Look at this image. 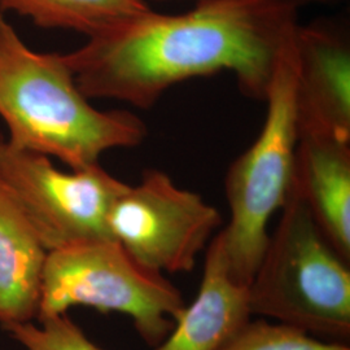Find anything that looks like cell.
Returning <instances> with one entry per match:
<instances>
[{
    "mask_svg": "<svg viewBox=\"0 0 350 350\" xmlns=\"http://www.w3.org/2000/svg\"><path fill=\"white\" fill-rule=\"evenodd\" d=\"M252 318L248 286L232 276L213 238L199 292L154 350H219Z\"/></svg>",
    "mask_w": 350,
    "mask_h": 350,
    "instance_id": "obj_9",
    "label": "cell"
},
{
    "mask_svg": "<svg viewBox=\"0 0 350 350\" xmlns=\"http://www.w3.org/2000/svg\"><path fill=\"white\" fill-rule=\"evenodd\" d=\"M293 185V183H292ZM248 284L252 315L331 341L350 336V269L292 186Z\"/></svg>",
    "mask_w": 350,
    "mask_h": 350,
    "instance_id": "obj_3",
    "label": "cell"
},
{
    "mask_svg": "<svg viewBox=\"0 0 350 350\" xmlns=\"http://www.w3.org/2000/svg\"><path fill=\"white\" fill-rule=\"evenodd\" d=\"M295 82L293 37L280 56L266 94L262 129L226 175L230 222L214 238L225 253L231 274L244 286L256 274L270 240L269 222L286 205L293 183L299 139Z\"/></svg>",
    "mask_w": 350,
    "mask_h": 350,
    "instance_id": "obj_4",
    "label": "cell"
},
{
    "mask_svg": "<svg viewBox=\"0 0 350 350\" xmlns=\"http://www.w3.org/2000/svg\"><path fill=\"white\" fill-rule=\"evenodd\" d=\"M146 1L148 3V0H146ZM193 1H195V3H198V1H202V0H193Z\"/></svg>",
    "mask_w": 350,
    "mask_h": 350,
    "instance_id": "obj_16",
    "label": "cell"
},
{
    "mask_svg": "<svg viewBox=\"0 0 350 350\" xmlns=\"http://www.w3.org/2000/svg\"><path fill=\"white\" fill-rule=\"evenodd\" d=\"M38 319V325L25 322L5 325L3 329L26 350H104L94 344L66 313Z\"/></svg>",
    "mask_w": 350,
    "mask_h": 350,
    "instance_id": "obj_14",
    "label": "cell"
},
{
    "mask_svg": "<svg viewBox=\"0 0 350 350\" xmlns=\"http://www.w3.org/2000/svg\"><path fill=\"white\" fill-rule=\"evenodd\" d=\"M283 0H202L185 13H144L63 55L88 99L148 109L175 85L232 72L240 91L265 100L299 27Z\"/></svg>",
    "mask_w": 350,
    "mask_h": 350,
    "instance_id": "obj_1",
    "label": "cell"
},
{
    "mask_svg": "<svg viewBox=\"0 0 350 350\" xmlns=\"http://www.w3.org/2000/svg\"><path fill=\"white\" fill-rule=\"evenodd\" d=\"M18 13L46 29H66L88 38L126 24L150 7L146 0H0V12Z\"/></svg>",
    "mask_w": 350,
    "mask_h": 350,
    "instance_id": "obj_12",
    "label": "cell"
},
{
    "mask_svg": "<svg viewBox=\"0 0 350 350\" xmlns=\"http://www.w3.org/2000/svg\"><path fill=\"white\" fill-rule=\"evenodd\" d=\"M288 4H291L295 8H300L302 5H308L312 3H334V1H338V0H283Z\"/></svg>",
    "mask_w": 350,
    "mask_h": 350,
    "instance_id": "obj_15",
    "label": "cell"
},
{
    "mask_svg": "<svg viewBox=\"0 0 350 350\" xmlns=\"http://www.w3.org/2000/svg\"><path fill=\"white\" fill-rule=\"evenodd\" d=\"M222 224L204 198L178 187L161 170H146L113 202L108 226L114 241L156 273H189Z\"/></svg>",
    "mask_w": 350,
    "mask_h": 350,
    "instance_id": "obj_7",
    "label": "cell"
},
{
    "mask_svg": "<svg viewBox=\"0 0 350 350\" xmlns=\"http://www.w3.org/2000/svg\"><path fill=\"white\" fill-rule=\"evenodd\" d=\"M79 305L129 315L150 347L163 342L186 308L183 295L170 280L137 262L114 240L47 253L37 318L65 314Z\"/></svg>",
    "mask_w": 350,
    "mask_h": 350,
    "instance_id": "obj_5",
    "label": "cell"
},
{
    "mask_svg": "<svg viewBox=\"0 0 350 350\" xmlns=\"http://www.w3.org/2000/svg\"><path fill=\"white\" fill-rule=\"evenodd\" d=\"M0 117L12 146L63 161L73 170L103 153L130 148L147 127L127 111H99L59 53L29 49L0 12Z\"/></svg>",
    "mask_w": 350,
    "mask_h": 350,
    "instance_id": "obj_2",
    "label": "cell"
},
{
    "mask_svg": "<svg viewBox=\"0 0 350 350\" xmlns=\"http://www.w3.org/2000/svg\"><path fill=\"white\" fill-rule=\"evenodd\" d=\"M299 135L350 142V44L342 26L321 21L295 34Z\"/></svg>",
    "mask_w": 350,
    "mask_h": 350,
    "instance_id": "obj_8",
    "label": "cell"
},
{
    "mask_svg": "<svg viewBox=\"0 0 350 350\" xmlns=\"http://www.w3.org/2000/svg\"><path fill=\"white\" fill-rule=\"evenodd\" d=\"M0 183L47 252L113 240L108 215L113 202L129 187L99 163L63 172L50 157L17 148L1 135Z\"/></svg>",
    "mask_w": 350,
    "mask_h": 350,
    "instance_id": "obj_6",
    "label": "cell"
},
{
    "mask_svg": "<svg viewBox=\"0 0 350 350\" xmlns=\"http://www.w3.org/2000/svg\"><path fill=\"white\" fill-rule=\"evenodd\" d=\"M47 250L25 214L0 183V325L37 318Z\"/></svg>",
    "mask_w": 350,
    "mask_h": 350,
    "instance_id": "obj_11",
    "label": "cell"
},
{
    "mask_svg": "<svg viewBox=\"0 0 350 350\" xmlns=\"http://www.w3.org/2000/svg\"><path fill=\"white\" fill-rule=\"evenodd\" d=\"M293 188L338 254L350 260V142L299 135Z\"/></svg>",
    "mask_w": 350,
    "mask_h": 350,
    "instance_id": "obj_10",
    "label": "cell"
},
{
    "mask_svg": "<svg viewBox=\"0 0 350 350\" xmlns=\"http://www.w3.org/2000/svg\"><path fill=\"white\" fill-rule=\"evenodd\" d=\"M219 350H350L341 341H323L293 325L250 321Z\"/></svg>",
    "mask_w": 350,
    "mask_h": 350,
    "instance_id": "obj_13",
    "label": "cell"
}]
</instances>
